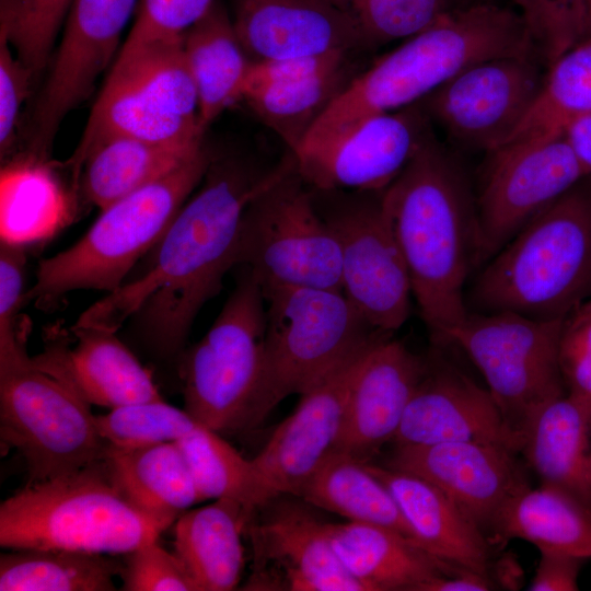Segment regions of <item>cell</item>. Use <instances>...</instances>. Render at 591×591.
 I'll return each instance as SVG.
<instances>
[{"label": "cell", "instance_id": "6da1fadb", "mask_svg": "<svg viewBox=\"0 0 591 591\" xmlns=\"http://www.w3.org/2000/svg\"><path fill=\"white\" fill-rule=\"evenodd\" d=\"M291 159L288 154L264 169L242 158L212 155L200 188L154 246L147 270L90 305L72 327L116 332L132 317L150 351L178 357L201 308L237 266L246 208L293 164Z\"/></svg>", "mask_w": 591, "mask_h": 591}, {"label": "cell", "instance_id": "7a4b0ae2", "mask_svg": "<svg viewBox=\"0 0 591 591\" xmlns=\"http://www.w3.org/2000/svg\"><path fill=\"white\" fill-rule=\"evenodd\" d=\"M382 200L419 314L433 344L447 346L468 314L464 287L478 252L475 196L431 132Z\"/></svg>", "mask_w": 591, "mask_h": 591}, {"label": "cell", "instance_id": "3957f363", "mask_svg": "<svg viewBox=\"0 0 591 591\" xmlns=\"http://www.w3.org/2000/svg\"><path fill=\"white\" fill-rule=\"evenodd\" d=\"M534 47L519 12L482 0L462 4L355 76L298 148L416 104L477 61Z\"/></svg>", "mask_w": 591, "mask_h": 591}, {"label": "cell", "instance_id": "277c9868", "mask_svg": "<svg viewBox=\"0 0 591 591\" xmlns=\"http://www.w3.org/2000/svg\"><path fill=\"white\" fill-rule=\"evenodd\" d=\"M591 299V187L577 184L525 224L479 273L468 311L564 318Z\"/></svg>", "mask_w": 591, "mask_h": 591}, {"label": "cell", "instance_id": "5b68a950", "mask_svg": "<svg viewBox=\"0 0 591 591\" xmlns=\"http://www.w3.org/2000/svg\"><path fill=\"white\" fill-rule=\"evenodd\" d=\"M211 159L204 146L170 173L101 210L79 241L40 262L26 302L48 306L72 291L120 288L201 183Z\"/></svg>", "mask_w": 591, "mask_h": 591}, {"label": "cell", "instance_id": "8992f818", "mask_svg": "<svg viewBox=\"0 0 591 591\" xmlns=\"http://www.w3.org/2000/svg\"><path fill=\"white\" fill-rule=\"evenodd\" d=\"M163 531L114 484L106 460L25 485L0 505V546L128 554Z\"/></svg>", "mask_w": 591, "mask_h": 591}, {"label": "cell", "instance_id": "52a82bcc", "mask_svg": "<svg viewBox=\"0 0 591 591\" xmlns=\"http://www.w3.org/2000/svg\"><path fill=\"white\" fill-rule=\"evenodd\" d=\"M266 332L246 430L292 394L302 395L346 359L387 333L373 328L340 290L263 288Z\"/></svg>", "mask_w": 591, "mask_h": 591}, {"label": "cell", "instance_id": "ba28073f", "mask_svg": "<svg viewBox=\"0 0 591 591\" xmlns=\"http://www.w3.org/2000/svg\"><path fill=\"white\" fill-rule=\"evenodd\" d=\"M183 39L123 45L69 160L73 176L84 155L109 138L160 143L204 140Z\"/></svg>", "mask_w": 591, "mask_h": 591}, {"label": "cell", "instance_id": "9c48e42d", "mask_svg": "<svg viewBox=\"0 0 591 591\" xmlns=\"http://www.w3.org/2000/svg\"><path fill=\"white\" fill-rule=\"evenodd\" d=\"M242 269L208 332L178 356L184 409L219 433L246 430L264 356L263 287Z\"/></svg>", "mask_w": 591, "mask_h": 591}, {"label": "cell", "instance_id": "30bf717a", "mask_svg": "<svg viewBox=\"0 0 591 591\" xmlns=\"http://www.w3.org/2000/svg\"><path fill=\"white\" fill-rule=\"evenodd\" d=\"M0 436L24 459L25 485L102 461L108 450L90 405L30 357L0 363Z\"/></svg>", "mask_w": 591, "mask_h": 591}, {"label": "cell", "instance_id": "8fae6325", "mask_svg": "<svg viewBox=\"0 0 591 591\" xmlns=\"http://www.w3.org/2000/svg\"><path fill=\"white\" fill-rule=\"evenodd\" d=\"M237 266L266 287L343 291L337 239L293 164L245 210Z\"/></svg>", "mask_w": 591, "mask_h": 591}, {"label": "cell", "instance_id": "7c38bea8", "mask_svg": "<svg viewBox=\"0 0 591 591\" xmlns=\"http://www.w3.org/2000/svg\"><path fill=\"white\" fill-rule=\"evenodd\" d=\"M563 320L468 311L451 335L449 345L460 347L477 367L520 442L535 412L566 392L558 360Z\"/></svg>", "mask_w": 591, "mask_h": 591}, {"label": "cell", "instance_id": "4fadbf2b", "mask_svg": "<svg viewBox=\"0 0 591 591\" xmlns=\"http://www.w3.org/2000/svg\"><path fill=\"white\" fill-rule=\"evenodd\" d=\"M311 189L339 245L344 294L373 328L393 334L409 316L413 293L384 189Z\"/></svg>", "mask_w": 591, "mask_h": 591}, {"label": "cell", "instance_id": "5bb4252c", "mask_svg": "<svg viewBox=\"0 0 591 591\" xmlns=\"http://www.w3.org/2000/svg\"><path fill=\"white\" fill-rule=\"evenodd\" d=\"M584 178L563 130L522 135L489 152L475 196L477 266Z\"/></svg>", "mask_w": 591, "mask_h": 591}, {"label": "cell", "instance_id": "9a60e30c", "mask_svg": "<svg viewBox=\"0 0 591 591\" xmlns=\"http://www.w3.org/2000/svg\"><path fill=\"white\" fill-rule=\"evenodd\" d=\"M543 79L533 53L488 58L457 72L420 104L451 139L489 153L520 126Z\"/></svg>", "mask_w": 591, "mask_h": 591}, {"label": "cell", "instance_id": "2e32d148", "mask_svg": "<svg viewBox=\"0 0 591 591\" xmlns=\"http://www.w3.org/2000/svg\"><path fill=\"white\" fill-rule=\"evenodd\" d=\"M431 132L429 117L418 102L302 146L291 155L298 174L313 189L383 190Z\"/></svg>", "mask_w": 591, "mask_h": 591}, {"label": "cell", "instance_id": "e0dca14e", "mask_svg": "<svg viewBox=\"0 0 591 591\" xmlns=\"http://www.w3.org/2000/svg\"><path fill=\"white\" fill-rule=\"evenodd\" d=\"M140 0H73L48 79L37 101L28 155L46 160L59 126L91 94L117 51Z\"/></svg>", "mask_w": 591, "mask_h": 591}, {"label": "cell", "instance_id": "ac0fdd59", "mask_svg": "<svg viewBox=\"0 0 591 591\" xmlns=\"http://www.w3.org/2000/svg\"><path fill=\"white\" fill-rule=\"evenodd\" d=\"M386 466L439 488L489 541L505 506L529 486L515 452L483 442L395 445Z\"/></svg>", "mask_w": 591, "mask_h": 591}, {"label": "cell", "instance_id": "d6986e66", "mask_svg": "<svg viewBox=\"0 0 591 591\" xmlns=\"http://www.w3.org/2000/svg\"><path fill=\"white\" fill-rule=\"evenodd\" d=\"M371 344L300 395L293 413L275 429L264 448L252 459L274 499L287 495L298 497L333 451L341 430L355 373L361 356Z\"/></svg>", "mask_w": 591, "mask_h": 591}, {"label": "cell", "instance_id": "ffe728a7", "mask_svg": "<svg viewBox=\"0 0 591 591\" xmlns=\"http://www.w3.org/2000/svg\"><path fill=\"white\" fill-rule=\"evenodd\" d=\"M473 441L520 452L487 389L447 363L426 360L425 371L393 439L394 445Z\"/></svg>", "mask_w": 591, "mask_h": 591}, {"label": "cell", "instance_id": "44dd1931", "mask_svg": "<svg viewBox=\"0 0 591 591\" xmlns=\"http://www.w3.org/2000/svg\"><path fill=\"white\" fill-rule=\"evenodd\" d=\"M425 367L392 334L374 340L360 358L333 451L369 462L392 442Z\"/></svg>", "mask_w": 591, "mask_h": 591}, {"label": "cell", "instance_id": "7402d4cb", "mask_svg": "<svg viewBox=\"0 0 591 591\" xmlns=\"http://www.w3.org/2000/svg\"><path fill=\"white\" fill-rule=\"evenodd\" d=\"M232 20L256 60L363 48L355 27L327 0H235Z\"/></svg>", "mask_w": 591, "mask_h": 591}, {"label": "cell", "instance_id": "603a6c76", "mask_svg": "<svg viewBox=\"0 0 591 591\" xmlns=\"http://www.w3.org/2000/svg\"><path fill=\"white\" fill-rule=\"evenodd\" d=\"M72 348L54 345L32 358L42 371L69 386L85 403L115 408L163 399L150 372L115 332L97 327H71Z\"/></svg>", "mask_w": 591, "mask_h": 591}, {"label": "cell", "instance_id": "cb8c5ba5", "mask_svg": "<svg viewBox=\"0 0 591 591\" xmlns=\"http://www.w3.org/2000/svg\"><path fill=\"white\" fill-rule=\"evenodd\" d=\"M257 524L250 523L256 555L283 570L292 591H367L345 570L329 543L327 522L303 503L277 498Z\"/></svg>", "mask_w": 591, "mask_h": 591}, {"label": "cell", "instance_id": "d4e9b609", "mask_svg": "<svg viewBox=\"0 0 591 591\" xmlns=\"http://www.w3.org/2000/svg\"><path fill=\"white\" fill-rule=\"evenodd\" d=\"M366 464L389 489L422 549L457 568L490 577L491 543L453 500L415 474Z\"/></svg>", "mask_w": 591, "mask_h": 591}, {"label": "cell", "instance_id": "484cf974", "mask_svg": "<svg viewBox=\"0 0 591 591\" xmlns=\"http://www.w3.org/2000/svg\"><path fill=\"white\" fill-rule=\"evenodd\" d=\"M327 533L345 570L367 591H426L434 580L461 570L381 525L327 523Z\"/></svg>", "mask_w": 591, "mask_h": 591}, {"label": "cell", "instance_id": "4316f807", "mask_svg": "<svg viewBox=\"0 0 591 591\" xmlns=\"http://www.w3.org/2000/svg\"><path fill=\"white\" fill-rule=\"evenodd\" d=\"M520 452L542 484L591 506V399L565 392L526 424Z\"/></svg>", "mask_w": 591, "mask_h": 591}, {"label": "cell", "instance_id": "83f0119b", "mask_svg": "<svg viewBox=\"0 0 591 591\" xmlns=\"http://www.w3.org/2000/svg\"><path fill=\"white\" fill-rule=\"evenodd\" d=\"M252 519L230 499L185 511L174 523V553L198 591L236 588L244 564L242 533Z\"/></svg>", "mask_w": 591, "mask_h": 591}, {"label": "cell", "instance_id": "f1b7e54d", "mask_svg": "<svg viewBox=\"0 0 591 591\" xmlns=\"http://www.w3.org/2000/svg\"><path fill=\"white\" fill-rule=\"evenodd\" d=\"M204 146V140L160 143L114 137L94 146L73 177L85 199L103 210L170 173Z\"/></svg>", "mask_w": 591, "mask_h": 591}, {"label": "cell", "instance_id": "f546056e", "mask_svg": "<svg viewBox=\"0 0 591 591\" xmlns=\"http://www.w3.org/2000/svg\"><path fill=\"white\" fill-rule=\"evenodd\" d=\"M105 460L114 484L162 531L200 501L176 442L129 450L108 445Z\"/></svg>", "mask_w": 591, "mask_h": 591}, {"label": "cell", "instance_id": "4dcf8cb0", "mask_svg": "<svg viewBox=\"0 0 591 591\" xmlns=\"http://www.w3.org/2000/svg\"><path fill=\"white\" fill-rule=\"evenodd\" d=\"M184 51L198 95V119L204 132L228 107L242 100L251 66L233 20L216 0L184 34Z\"/></svg>", "mask_w": 591, "mask_h": 591}, {"label": "cell", "instance_id": "1f68e13d", "mask_svg": "<svg viewBox=\"0 0 591 591\" xmlns=\"http://www.w3.org/2000/svg\"><path fill=\"white\" fill-rule=\"evenodd\" d=\"M521 538L540 552L591 557V506L572 494L547 484L530 485L505 506L491 544Z\"/></svg>", "mask_w": 591, "mask_h": 591}, {"label": "cell", "instance_id": "d6a6232c", "mask_svg": "<svg viewBox=\"0 0 591 591\" xmlns=\"http://www.w3.org/2000/svg\"><path fill=\"white\" fill-rule=\"evenodd\" d=\"M298 497L349 521L393 530L420 547L385 485L369 471L366 462L348 454L332 451Z\"/></svg>", "mask_w": 591, "mask_h": 591}, {"label": "cell", "instance_id": "836d02e7", "mask_svg": "<svg viewBox=\"0 0 591 591\" xmlns=\"http://www.w3.org/2000/svg\"><path fill=\"white\" fill-rule=\"evenodd\" d=\"M1 240L25 245L47 237L70 217L68 197L46 160L26 155L1 171Z\"/></svg>", "mask_w": 591, "mask_h": 591}, {"label": "cell", "instance_id": "e575fe53", "mask_svg": "<svg viewBox=\"0 0 591 591\" xmlns=\"http://www.w3.org/2000/svg\"><path fill=\"white\" fill-rule=\"evenodd\" d=\"M123 567L108 554L10 549L0 555V591H113Z\"/></svg>", "mask_w": 591, "mask_h": 591}, {"label": "cell", "instance_id": "d590c367", "mask_svg": "<svg viewBox=\"0 0 591 591\" xmlns=\"http://www.w3.org/2000/svg\"><path fill=\"white\" fill-rule=\"evenodd\" d=\"M176 443L200 501L234 500L253 520L257 511L274 500L253 461L245 459L221 433L199 424Z\"/></svg>", "mask_w": 591, "mask_h": 591}, {"label": "cell", "instance_id": "8d00e7d4", "mask_svg": "<svg viewBox=\"0 0 591 591\" xmlns=\"http://www.w3.org/2000/svg\"><path fill=\"white\" fill-rule=\"evenodd\" d=\"M348 67L346 62L309 78L253 91L242 100L292 153L354 78Z\"/></svg>", "mask_w": 591, "mask_h": 591}, {"label": "cell", "instance_id": "74e56055", "mask_svg": "<svg viewBox=\"0 0 591 591\" xmlns=\"http://www.w3.org/2000/svg\"><path fill=\"white\" fill-rule=\"evenodd\" d=\"M591 114V37L549 63L540 93L511 138L563 130L571 120ZM506 142V143H507Z\"/></svg>", "mask_w": 591, "mask_h": 591}, {"label": "cell", "instance_id": "f35d334b", "mask_svg": "<svg viewBox=\"0 0 591 591\" xmlns=\"http://www.w3.org/2000/svg\"><path fill=\"white\" fill-rule=\"evenodd\" d=\"M355 27L363 48L407 39L475 0H327Z\"/></svg>", "mask_w": 591, "mask_h": 591}, {"label": "cell", "instance_id": "ab89813d", "mask_svg": "<svg viewBox=\"0 0 591 591\" xmlns=\"http://www.w3.org/2000/svg\"><path fill=\"white\" fill-rule=\"evenodd\" d=\"M95 421L107 444L123 450L176 442L199 425L188 412L164 399L115 407L95 415Z\"/></svg>", "mask_w": 591, "mask_h": 591}, {"label": "cell", "instance_id": "60d3db41", "mask_svg": "<svg viewBox=\"0 0 591 591\" xmlns=\"http://www.w3.org/2000/svg\"><path fill=\"white\" fill-rule=\"evenodd\" d=\"M73 0H1L0 34L35 73L47 63Z\"/></svg>", "mask_w": 591, "mask_h": 591}, {"label": "cell", "instance_id": "b9f144b4", "mask_svg": "<svg viewBox=\"0 0 591 591\" xmlns=\"http://www.w3.org/2000/svg\"><path fill=\"white\" fill-rule=\"evenodd\" d=\"M548 65L584 38L586 0H513Z\"/></svg>", "mask_w": 591, "mask_h": 591}, {"label": "cell", "instance_id": "7bdbcfd3", "mask_svg": "<svg viewBox=\"0 0 591 591\" xmlns=\"http://www.w3.org/2000/svg\"><path fill=\"white\" fill-rule=\"evenodd\" d=\"M25 245L0 243V362L27 356L26 328L20 311L26 303Z\"/></svg>", "mask_w": 591, "mask_h": 591}, {"label": "cell", "instance_id": "ee69618b", "mask_svg": "<svg viewBox=\"0 0 591 591\" xmlns=\"http://www.w3.org/2000/svg\"><path fill=\"white\" fill-rule=\"evenodd\" d=\"M126 555L120 575L121 590L198 591L182 560L175 553L162 547L158 540L148 542Z\"/></svg>", "mask_w": 591, "mask_h": 591}, {"label": "cell", "instance_id": "f6af8a7d", "mask_svg": "<svg viewBox=\"0 0 591 591\" xmlns=\"http://www.w3.org/2000/svg\"><path fill=\"white\" fill-rule=\"evenodd\" d=\"M216 0H140L126 46L181 38Z\"/></svg>", "mask_w": 591, "mask_h": 591}, {"label": "cell", "instance_id": "bcb514c9", "mask_svg": "<svg viewBox=\"0 0 591 591\" xmlns=\"http://www.w3.org/2000/svg\"><path fill=\"white\" fill-rule=\"evenodd\" d=\"M558 360L566 391L591 399V299L564 317Z\"/></svg>", "mask_w": 591, "mask_h": 591}, {"label": "cell", "instance_id": "7dc6e473", "mask_svg": "<svg viewBox=\"0 0 591 591\" xmlns=\"http://www.w3.org/2000/svg\"><path fill=\"white\" fill-rule=\"evenodd\" d=\"M8 38L0 34V154L10 157L16 140L19 115L30 93L34 72L13 54Z\"/></svg>", "mask_w": 591, "mask_h": 591}, {"label": "cell", "instance_id": "c3c4849f", "mask_svg": "<svg viewBox=\"0 0 591 591\" xmlns=\"http://www.w3.org/2000/svg\"><path fill=\"white\" fill-rule=\"evenodd\" d=\"M351 51L334 50L321 55L264 59L251 62L242 99L250 92L280 85L335 69L348 62Z\"/></svg>", "mask_w": 591, "mask_h": 591}, {"label": "cell", "instance_id": "681fc988", "mask_svg": "<svg viewBox=\"0 0 591 591\" xmlns=\"http://www.w3.org/2000/svg\"><path fill=\"white\" fill-rule=\"evenodd\" d=\"M531 591H576L581 566L586 558L570 554L542 551Z\"/></svg>", "mask_w": 591, "mask_h": 591}, {"label": "cell", "instance_id": "f907efd6", "mask_svg": "<svg viewBox=\"0 0 591 591\" xmlns=\"http://www.w3.org/2000/svg\"><path fill=\"white\" fill-rule=\"evenodd\" d=\"M563 134L570 146L586 178H591V114L568 123Z\"/></svg>", "mask_w": 591, "mask_h": 591}, {"label": "cell", "instance_id": "816d5d0a", "mask_svg": "<svg viewBox=\"0 0 591 591\" xmlns=\"http://www.w3.org/2000/svg\"><path fill=\"white\" fill-rule=\"evenodd\" d=\"M496 589L491 577L471 570H457L431 582L426 591H488Z\"/></svg>", "mask_w": 591, "mask_h": 591}, {"label": "cell", "instance_id": "f5cc1de1", "mask_svg": "<svg viewBox=\"0 0 591 591\" xmlns=\"http://www.w3.org/2000/svg\"><path fill=\"white\" fill-rule=\"evenodd\" d=\"M591 37V0H586L584 38Z\"/></svg>", "mask_w": 591, "mask_h": 591}]
</instances>
